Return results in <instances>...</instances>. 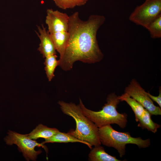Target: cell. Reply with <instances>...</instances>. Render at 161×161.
<instances>
[{
	"label": "cell",
	"mask_w": 161,
	"mask_h": 161,
	"mask_svg": "<svg viewBox=\"0 0 161 161\" xmlns=\"http://www.w3.org/2000/svg\"><path fill=\"white\" fill-rule=\"evenodd\" d=\"M69 142H79L86 144L91 149H92V145L89 143L80 140L68 133H66L59 131L52 137L47 139L41 143L44 144L47 143H68Z\"/></svg>",
	"instance_id": "obj_11"
},
{
	"label": "cell",
	"mask_w": 161,
	"mask_h": 161,
	"mask_svg": "<svg viewBox=\"0 0 161 161\" xmlns=\"http://www.w3.org/2000/svg\"><path fill=\"white\" fill-rule=\"evenodd\" d=\"M89 159L91 161H120L116 157L112 156L107 153L100 145L93 148L89 154Z\"/></svg>",
	"instance_id": "obj_13"
},
{
	"label": "cell",
	"mask_w": 161,
	"mask_h": 161,
	"mask_svg": "<svg viewBox=\"0 0 161 161\" xmlns=\"http://www.w3.org/2000/svg\"><path fill=\"white\" fill-rule=\"evenodd\" d=\"M57 6L64 10L72 9L85 4L88 0H52Z\"/></svg>",
	"instance_id": "obj_17"
},
{
	"label": "cell",
	"mask_w": 161,
	"mask_h": 161,
	"mask_svg": "<svg viewBox=\"0 0 161 161\" xmlns=\"http://www.w3.org/2000/svg\"><path fill=\"white\" fill-rule=\"evenodd\" d=\"M56 54L49 55L45 58L44 64V69L47 78L49 81L52 80L55 76L54 72L56 67L58 65V60Z\"/></svg>",
	"instance_id": "obj_16"
},
{
	"label": "cell",
	"mask_w": 161,
	"mask_h": 161,
	"mask_svg": "<svg viewBox=\"0 0 161 161\" xmlns=\"http://www.w3.org/2000/svg\"><path fill=\"white\" fill-rule=\"evenodd\" d=\"M118 97L120 101H125L131 107L134 113L135 120L138 122L145 109L140 103L125 93L121 95L118 96Z\"/></svg>",
	"instance_id": "obj_14"
},
{
	"label": "cell",
	"mask_w": 161,
	"mask_h": 161,
	"mask_svg": "<svg viewBox=\"0 0 161 161\" xmlns=\"http://www.w3.org/2000/svg\"><path fill=\"white\" fill-rule=\"evenodd\" d=\"M45 23L49 33L68 31L69 16L58 10L48 9L46 12Z\"/></svg>",
	"instance_id": "obj_8"
},
{
	"label": "cell",
	"mask_w": 161,
	"mask_h": 161,
	"mask_svg": "<svg viewBox=\"0 0 161 161\" xmlns=\"http://www.w3.org/2000/svg\"><path fill=\"white\" fill-rule=\"evenodd\" d=\"M56 50L60 54V58L63 55L67 46L69 33L68 31H62L50 33Z\"/></svg>",
	"instance_id": "obj_10"
},
{
	"label": "cell",
	"mask_w": 161,
	"mask_h": 161,
	"mask_svg": "<svg viewBox=\"0 0 161 161\" xmlns=\"http://www.w3.org/2000/svg\"><path fill=\"white\" fill-rule=\"evenodd\" d=\"M151 115L147 110L145 109L143 115L138 121L137 126L143 129H147L148 131L155 133L157 132L158 129L161 127V126L152 120L151 118Z\"/></svg>",
	"instance_id": "obj_15"
},
{
	"label": "cell",
	"mask_w": 161,
	"mask_h": 161,
	"mask_svg": "<svg viewBox=\"0 0 161 161\" xmlns=\"http://www.w3.org/2000/svg\"><path fill=\"white\" fill-rule=\"evenodd\" d=\"M102 15H92L86 21L81 20L78 12L69 16L68 32L69 38L58 66L65 71L72 68L77 61L89 64L100 61L103 55L97 38V32L105 21Z\"/></svg>",
	"instance_id": "obj_1"
},
{
	"label": "cell",
	"mask_w": 161,
	"mask_h": 161,
	"mask_svg": "<svg viewBox=\"0 0 161 161\" xmlns=\"http://www.w3.org/2000/svg\"><path fill=\"white\" fill-rule=\"evenodd\" d=\"M146 29L149 32L150 36L152 38H161V15L151 22Z\"/></svg>",
	"instance_id": "obj_18"
},
{
	"label": "cell",
	"mask_w": 161,
	"mask_h": 161,
	"mask_svg": "<svg viewBox=\"0 0 161 161\" xmlns=\"http://www.w3.org/2000/svg\"><path fill=\"white\" fill-rule=\"evenodd\" d=\"M147 94L150 98L153 101L156 102L159 106L160 107H161V88H159V95L157 96H154L149 93L147 92Z\"/></svg>",
	"instance_id": "obj_19"
},
{
	"label": "cell",
	"mask_w": 161,
	"mask_h": 161,
	"mask_svg": "<svg viewBox=\"0 0 161 161\" xmlns=\"http://www.w3.org/2000/svg\"><path fill=\"white\" fill-rule=\"evenodd\" d=\"M98 137L101 144L116 149L120 158L125 154L126 145L128 144L137 145L139 148H145L150 145L149 138L132 137L128 132H120L114 129L110 124L98 128Z\"/></svg>",
	"instance_id": "obj_4"
},
{
	"label": "cell",
	"mask_w": 161,
	"mask_h": 161,
	"mask_svg": "<svg viewBox=\"0 0 161 161\" xmlns=\"http://www.w3.org/2000/svg\"><path fill=\"white\" fill-rule=\"evenodd\" d=\"M37 27L38 32H36L40 41L38 50L44 58L49 55L56 54V49L48 31L43 24L41 26L37 25Z\"/></svg>",
	"instance_id": "obj_9"
},
{
	"label": "cell",
	"mask_w": 161,
	"mask_h": 161,
	"mask_svg": "<svg viewBox=\"0 0 161 161\" xmlns=\"http://www.w3.org/2000/svg\"><path fill=\"white\" fill-rule=\"evenodd\" d=\"M161 15V0H145L136 7L129 17L137 25L146 28L153 21Z\"/></svg>",
	"instance_id": "obj_5"
},
{
	"label": "cell",
	"mask_w": 161,
	"mask_h": 161,
	"mask_svg": "<svg viewBox=\"0 0 161 161\" xmlns=\"http://www.w3.org/2000/svg\"><path fill=\"white\" fill-rule=\"evenodd\" d=\"M58 103L62 112L72 117L75 121V129L69 131V134L92 146L101 145L98 137V128L83 114L79 104L63 101H59Z\"/></svg>",
	"instance_id": "obj_2"
},
{
	"label": "cell",
	"mask_w": 161,
	"mask_h": 161,
	"mask_svg": "<svg viewBox=\"0 0 161 161\" xmlns=\"http://www.w3.org/2000/svg\"><path fill=\"white\" fill-rule=\"evenodd\" d=\"M120 100L114 93L108 95L106 103L98 111H94L87 109L81 99L79 104L83 114L92 121L98 128L105 125L115 124L121 128H124L127 122V115L125 113H120L117 110Z\"/></svg>",
	"instance_id": "obj_3"
},
{
	"label": "cell",
	"mask_w": 161,
	"mask_h": 161,
	"mask_svg": "<svg viewBox=\"0 0 161 161\" xmlns=\"http://www.w3.org/2000/svg\"><path fill=\"white\" fill-rule=\"evenodd\" d=\"M125 93L140 103L151 115H161V108L154 105L147 92L136 79L131 80L126 88Z\"/></svg>",
	"instance_id": "obj_7"
},
{
	"label": "cell",
	"mask_w": 161,
	"mask_h": 161,
	"mask_svg": "<svg viewBox=\"0 0 161 161\" xmlns=\"http://www.w3.org/2000/svg\"><path fill=\"white\" fill-rule=\"evenodd\" d=\"M59 131L57 129L48 127L42 124H39L27 135L30 138L34 140L41 138L45 139L51 137Z\"/></svg>",
	"instance_id": "obj_12"
},
{
	"label": "cell",
	"mask_w": 161,
	"mask_h": 161,
	"mask_svg": "<svg viewBox=\"0 0 161 161\" xmlns=\"http://www.w3.org/2000/svg\"><path fill=\"white\" fill-rule=\"evenodd\" d=\"M7 134L4 139L6 144L9 145L13 144L16 145L27 161L35 160L38 155L41 153V150L38 151L35 150L36 147H42L46 151L47 148L44 144L30 138L27 134H21L10 130Z\"/></svg>",
	"instance_id": "obj_6"
}]
</instances>
